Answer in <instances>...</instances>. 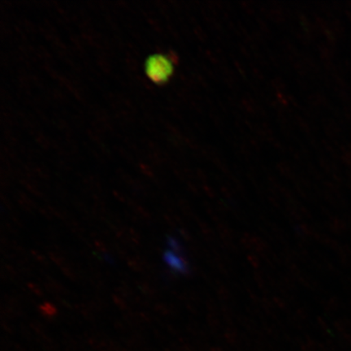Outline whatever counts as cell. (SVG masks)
Masks as SVG:
<instances>
[{"label":"cell","instance_id":"cell-1","mask_svg":"<svg viewBox=\"0 0 351 351\" xmlns=\"http://www.w3.org/2000/svg\"><path fill=\"white\" fill-rule=\"evenodd\" d=\"M145 69L148 77L158 85L168 82L173 73L172 60L169 57L160 54L148 57Z\"/></svg>","mask_w":351,"mask_h":351},{"label":"cell","instance_id":"cell-2","mask_svg":"<svg viewBox=\"0 0 351 351\" xmlns=\"http://www.w3.org/2000/svg\"><path fill=\"white\" fill-rule=\"evenodd\" d=\"M178 254L171 251L165 252L164 260L171 269L180 274H186L187 273L186 263L182 257L178 256Z\"/></svg>","mask_w":351,"mask_h":351},{"label":"cell","instance_id":"cell-3","mask_svg":"<svg viewBox=\"0 0 351 351\" xmlns=\"http://www.w3.org/2000/svg\"><path fill=\"white\" fill-rule=\"evenodd\" d=\"M40 309L43 313L47 315H53L56 313V307L49 302H45V304L41 305Z\"/></svg>","mask_w":351,"mask_h":351}]
</instances>
